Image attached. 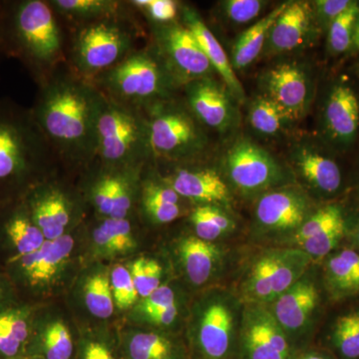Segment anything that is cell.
I'll return each instance as SVG.
<instances>
[{
	"label": "cell",
	"mask_w": 359,
	"mask_h": 359,
	"mask_svg": "<svg viewBox=\"0 0 359 359\" xmlns=\"http://www.w3.org/2000/svg\"><path fill=\"white\" fill-rule=\"evenodd\" d=\"M287 4V2H285L278 6L238 36L231 52L233 70L245 69L263 53L269 30Z\"/></svg>",
	"instance_id": "f546056e"
},
{
	"label": "cell",
	"mask_w": 359,
	"mask_h": 359,
	"mask_svg": "<svg viewBox=\"0 0 359 359\" xmlns=\"http://www.w3.org/2000/svg\"><path fill=\"white\" fill-rule=\"evenodd\" d=\"M292 166L306 185L323 196H334L342 187L339 163L327 152L313 144L295 146L290 153Z\"/></svg>",
	"instance_id": "603a6c76"
},
{
	"label": "cell",
	"mask_w": 359,
	"mask_h": 359,
	"mask_svg": "<svg viewBox=\"0 0 359 359\" xmlns=\"http://www.w3.org/2000/svg\"><path fill=\"white\" fill-rule=\"evenodd\" d=\"M349 0H318L313 2L314 18L318 28L328 29L330 25L353 4Z\"/></svg>",
	"instance_id": "ee69618b"
},
{
	"label": "cell",
	"mask_w": 359,
	"mask_h": 359,
	"mask_svg": "<svg viewBox=\"0 0 359 359\" xmlns=\"http://www.w3.org/2000/svg\"><path fill=\"white\" fill-rule=\"evenodd\" d=\"M25 202L44 238L52 241L68 233L86 201L83 195L66 187L58 175L33 188Z\"/></svg>",
	"instance_id": "30bf717a"
},
{
	"label": "cell",
	"mask_w": 359,
	"mask_h": 359,
	"mask_svg": "<svg viewBox=\"0 0 359 359\" xmlns=\"http://www.w3.org/2000/svg\"><path fill=\"white\" fill-rule=\"evenodd\" d=\"M18 359H36V358H27V356H23V358H20Z\"/></svg>",
	"instance_id": "11a10c76"
},
{
	"label": "cell",
	"mask_w": 359,
	"mask_h": 359,
	"mask_svg": "<svg viewBox=\"0 0 359 359\" xmlns=\"http://www.w3.org/2000/svg\"><path fill=\"white\" fill-rule=\"evenodd\" d=\"M175 304H177V302L174 290L168 285H161L148 297L144 299L139 309H140L142 316L146 318L150 314L169 308Z\"/></svg>",
	"instance_id": "f6af8a7d"
},
{
	"label": "cell",
	"mask_w": 359,
	"mask_h": 359,
	"mask_svg": "<svg viewBox=\"0 0 359 359\" xmlns=\"http://www.w3.org/2000/svg\"><path fill=\"white\" fill-rule=\"evenodd\" d=\"M197 162L171 165L166 174L157 172L184 200L197 205L228 204L230 190L221 175L212 168L199 166Z\"/></svg>",
	"instance_id": "9a60e30c"
},
{
	"label": "cell",
	"mask_w": 359,
	"mask_h": 359,
	"mask_svg": "<svg viewBox=\"0 0 359 359\" xmlns=\"http://www.w3.org/2000/svg\"><path fill=\"white\" fill-rule=\"evenodd\" d=\"M92 240L97 249L110 256L126 254L136 247L130 218H101L92 231Z\"/></svg>",
	"instance_id": "4dcf8cb0"
},
{
	"label": "cell",
	"mask_w": 359,
	"mask_h": 359,
	"mask_svg": "<svg viewBox=\"0 0 359 359\" xmlns=\"http://www.w3.org/2000/svg\"><path fill=\"white\" fill-rule=\"evenodd\" d=\"M18 304V294L4 271H0V311Z\"/></svg>",
	"instance_id": "7dc6e473"
},
{
	"label": "cell",
	"mask_w": 359,
	"mask_h": 359,
	"mask_svg": "<svg viewBox=\"0 0 359 359\" xmlns=\"http://www.w3.org/2000/svg\"><path fill=\"white\" fill-rule=\"evenodd\" d=\"M129 271L139 297L143 299L161 287L162 268L154 259L139 257L131 264Z\"/></svg>",
	"instance_id": "60d3db41"
},
{
	"label": "cell",
	"mask_w": 359,
	"mask_h": 359,
	"mask_svg": "<svg viewBox=\"0 0 359 359\" xmlns=\"http://www.w3.org/2000/svg\"><path fill=\"white\" fill-rule=\"evenodd\" d=\"M30 339H39L40 348L45 359H69L72 355V339L69 330L62 321L49 323L40 330L39 335L32 334Z\"/></svg>",
	"instance_id": "8d00e7d4"
},
{
	"label": "cell",
	"mask_w": 359,
	"mask_h": 359,
	"mask_svg": "<svg viewBox=\"0 0 359 359\" xmlns=\"http://www.w3.org/2000/svg\"><path fill=\"white\" fill-rule=\"evenodd\" d=\"M0 53L20 61L37 87L67 65V28L48 0H4Z\"/></svg>",
	"instance_id": "3957f363"
},
{
	"label": "cell",
	"mask_w": 359,
	"mask_h": 359,
	"mask_svg": "<svg viewBox=\"0 0 359 359\" xmlns=\"http://www.w3.org/2000/svg\"><path fill=\"white\" fill-rule=\"evenodd\" d=\"M92 83L113 102L143 111L176 98L183 88L150 39Z\"/></svg>",
	"instance_id": "5b68a950"
},
{
	"label": "cell",
	"mask_w": 359,
	"mask_h": 359,
	"mask_svg": "<svg viewBox=\"0 0 359 359\" xmlns=\"http://www.w3.org/2000/svg\"><path fill=\"white\" fill-rule=\"evenodd\" d=\"M73 248L74 238L66 233L56 240L45 241L36 252L4 266L16 294L26 292L35 295L47 289L67 264Z\"/></svg>",
	"instance_id": "8fae6325"
},
{
	"label": "cell",
	"mask_w": 359,
	"mask_h": 359,
	"mask_svg": "<svg viewBox=\"0 0 359 359\" xmlns=\"http://www.w3.org/2000/svg\"><path fill=\"white\" fill-rule=\"evenodd\" d=\"M65 171L32 109L0 98V207Z\"/></svg>",
	"instance_id": "7a4b0ae2"
},
{
	"label": "cell",
	"mask_w": 359,
	"mask_h": 359,
	"mask_svg": "<svg viewBox=\"0 0 359 359\" xmlns=\"http://www.w3.org/2000/svg\"><path fill=\"white\" fill-rule=\"evenodd\" d=\"M182 92L187 107L203 126L221 133L233 127L236 111L230 92L214 78L189 82L184 85Z\"/></svg>",
	"instance_id": "2e32d148"
},
{
	"label": "cell",
	"mask_w": 359,
	"mask_h": 359,
	"mask_svg": "<svg viewBox=\"0 0 359 359\" xmlns=\"http://www.w3.org/2000/svg\"><path fill=\"white\" fill-rule=\"evenodd\" d=\"M128 351L131 359H175L171 340L154 332H139L130 339Z\"/></svg>",
	"instance_id": "f35d334b"
},
{
	"label": "cell",
	"mask_w": 359,
	"mask_h": 359,
	"mask_svg": "<svg viewBox=\"0 0 359 359\" xmlns=\"http://www.w3.org/2000/svg\"><path fill=\"white\" fill-rule=\"evenodd\" d=\"M95 161L114 169L145 170L154 165L143 110L106 98L99 118Z\"/></svg>",
	"instance_id": "8992f818"
},
{
	"label": "cell",
	"mask_w": 359,
	"mask_h": 359,
	"mask_svg": "<svg viewBox=\"0 0 359 359\" xmlns=\"http://www.w3.org/2000/svg\"><path fill=\"white\" fill-rule=\"evenodd\" d=\"M66 28L67 65L73 72L91 82L140 47L141 39H149L147 26L133 6L129 13L66 25Z\"/></svg>",
	"instance_id": "277c9868"
},
{
	"label": "cell",
	"mask_w": 359,
	"mask_h": 359,
	"mask_svg": "<svg viewBox=\"0 0 359 359\" xmlns=\"http://www.w3.org/2000/svg\"><path fill=\"white\" fill-rule=\"evenodd\" d=\"M332 341L341 358H359V309L341 314L335 320Z\"/></svg>",
	"instance_id": "d590c367"
},
{
	"label": "cell",
	"mask_w": 359,
	"mask_h": 359,
	"mask_svg": "<svg viewBox=\"0 0 359 359\" xmlns=\"http://www.w3.org/2000/svg\"><path fill=\"white\" fill-rule=\"evenodd\" d=\"M140 210L149 221L160 224L172 223L183 214L182 205H149Z\"/></svg>",
	"instance_id": "bcb514c9"
},
{
	"label": "cell",
	"mask_w": 359,
	"mask_h": 359,
	"mask_svg": "<svg viewBox=\"0 0 359 359\" xmlns=\"http://www.w3.org/2000/svg\"><path fill=\"white\" fill-rule=\"evenodd\" d=\"M198 309L196 339L201 351L208 359H226L235 340L236 306L228 295L214 294Z\"/></svg>",
	"instance_id": "4fadbf2b"
},
{
	"label": "cell",
	"mask_w": 359,
	"mask_h": 359,
	"mask_svg": "<svg viewBox=\"0 0 359 359\" xmlns=\"http://www.w3.org/2000/svg\"><path fill=\"white\" fill-rule=\"evenodd\" d=\"M179 21L193 33L217 74L223 79L224 87L231 95L238 102H244V88L236 75L230 58L199 13L194 7L181 4Z\"/></svg>",
	"instance_id": "cb8c5ba5"
},
{
	"label": "cell",
	"mask_w": 359,
	"mask_h": 359,
	"mask_svg": "<svg viewBox=\"0 0 359 359\" xmlns=\"http://www.w3.org/2000/svg\"><path fill=\"white\" fill-rule=\"evenodd\" d=\"M242 339L248 359H289L287 334L262 304H252L243 314Z\"/></svg>",
	"instance_id": "e0dca14e"
},
{
	"label": "cell",
	"mask_w": 359,
	"mask_h": 359,
	"mask_svg": "<svg viewBox=\"0 0 359 359\" xmlns=\"http://www.w3.org/2000/svg\"><path fill=\"white\" fill-rule=\"evenodd\" d=\"M266 6L262 0H226L221 2L222 11L231 22L245 25L256 20Z\"/></svg>",
	"instance_id": "7bdbcfd3"
},
{
	"label": "cell",
	"mask_w": 359,
	"mask_h": 359,
	"mask_svg": "<svg viewBox=\"0 0 359 359\" xmlns=\"http://www.w3.org/2000/svg\"><path fill=\"white\" fill-rule=\"evenodd\" d=\"M34 311L28 304H14L0 311V359L25 355L32 332Z\"/></svg>",
	"instance_id": "4316f807"
},
{
	"label": "cell",
	"mask_w": 359,
	"mask_h": 359,
	"mask_svg": "<svg viewBox=\"0 0 359 359\" xmlns=\"http://www.w3.org/2000/svg\"><path fill=\"white\" fill-rule=\"evenodd\" d=\"M323 130L332 145L349 147L359 130V100L353 87L339 82L328 91L323 110Z\"/></svg>",
	"instance_id": "44dd1931"
},
{
	"label": "cell",
	"mask_w": 359,
	"mask_h": 359,
	"mask_svg": "<svg viewBox=\"0 0 359 359\" xmlns=\"http://www.w3.org/2000/svg\"><path fill=\"white\" fill-rule=\"evenodd\" d=\"M65 25H76L132 11L129 0H48Z\"/></svg>",
	"instance_id": "83f0119b"
},
{
	"label": "cell",
	"mask_w": 359,
	"mask_h": 359,
	"mask_svg": "<svg viewBox=\"0 0 359 359\" xmlns=\"http://www.w3.org/2000/svg\"><path fill=\"white\" fill-rule=\"evenodd\" d=\"M146 26L164 25L179 21L180 4L174 0H129Z\"/></svg>",
	"instance_id": "ab89813d"
},
{
	"label": "cell",
	"mask_w": 359,
	"mask_h": 359,
	"mask_svg": "<svg viewBox=\"0 0 359 359\" xmlns=\"http://www.w3.org/2000/svg\"><path fill=\"white\" fill-rule=\"evenodd\" d=\"M311 214V201L292 188L264 193L255 210L257 226L268 233L297 231Z\"/></svg>",
	"instance_id": "ac0fdd59"
},
{
	"label": "cell",
	"mask_w": 359,
	"mask_h": 359,
	"mask_svg": "<svg viewBox=\"0 0 359 359\" xmlns=\"http://www.w3.org/2000/svg\"><path fill=\"white\" fill-rule=\"evenodd\" d=\"M275 259L276 250H269L257 257L250 266L244 283V294L248 301L256 304L273 302L271 280Z\"/></svg>",
	"instance_id": "d6a6232c"
},
{
	"label": "cell",
	"mask_w": 359,
	"mask_h": 359,
	"mask_svg": "<svg viewBox=\"0 0 359 359\" xmlns=\"http://www.w3.org/2000/svg\"><path fill=\"white\" fill-rule=\"evenodd\" d=\"M2 4H4V0H0V15H1Z\"/></svg>",
	"instance_id": "db71d44e"
},
{
	"label": "cell",
	"mask_w": 359,
	"mask_h": 359,
	"mask_svg": "<svg viewBox=\"0 0 359 359\" xmlns=\"http://www.w3.org/2000/svg\"><path fill=\"white\" fill-rule=\"evenodd\" d=\"M85 359H114L107 347L98 342H91L85 348Z\"/></svg>",
	"instance_id": "681fc988"
},
{
	"label": "cell",
	"mask_w": 359,
	"mask_h": 359,
	"mask_svg": "<svg viewBox=\"0 0 359 359\" xmlns=\"http://www.w3.org/2000/svg\"><path fill=\"white\" fill-rule=\"evenodd\" d=\"M351 48L359 51V16L358 22H356L355 30H354L353 47Z\"/></svg>",
	"instance_id": "816d5d0a"
},
{
	"label": "cell",
	"mask_w": 359,
	"mask_h": 359,
	"mask_svg": "<svg viewBox=\"0 0 359 359\" xmlns=\"http://www.w3.org/2000/svg\"><path fill=\"white\" fill-rule=\"evenodd\" d=\"M110 283L114 304L118 309L131 308L138 299V292L135 287L129 269L116 266L110 275Z\"/></svg>",
	"instance_id": "b9f144b4"
},
{
	"label": "cell",
	"mask_w": 359,
	"mask_h": 359,
	"mask_svg": "<svg viewBox=\"0 0 359 359\" xmlns=\"http://www.w3.org/2000/svg\"><path fill=\"white\" fill-rule=\"evenodd\" d=\"M224 170L233 187L244 194H256L282 183L280 163L261 146L238 139L224 156Z\"/></svg>",
	"instance_id": "7c38bea8"
},
{
	"label": "cell",
	"mask_w": 359,
	"mask_h": 359,
	"mask_svg": "<svg viewBox=\"0 0 359 359\" xmlns=\"http://www.w3.org/2000/svg\"><path fill=\"white\" fill-rule=\"evenodd\" d=\"M358 16L359 4L353 1L328 27V49L334 55L346 53L353 47L354 30Z\"/></svg>",
	"instance_id": "74e56055"
},
{
	"label": "cell",
	"mask_w": 359,
	"mask_h": 359,
	"mask_svg": "<svg viewBox=\"0 0 359 359\" xmlns=\"http://www.w3.org/2000/svg\"><path fill=\"white\" fill-rule=\"evenodd\" d=\"M190 222L196 237L207 242L212 243L235 229V222L219 205H196L191 212Z\"/></svg>",
	"instance_id": "1f68e13d"
},
{
	"label": "cell",
	"mask_w": 359,
	"mask_h": 359,
	"mask_svg": "<svg viewBox=\"0 0 359 359\" xmlns=\"http://www.w3.org/2000/svg\"><path fill=\"white\" fill-rule=\"evenodd\" d=\"M264 96L278 104L292 121L302 119L313 100V82L304 66L295 62L280 63L262 77Z\"/></svg>",
	"instance_id": "5bb4252c"
},
{
	"label": "cell",
	"mask_w": 359,
	"mask_h": 359,
	"mask_svg": "<svg viewBox=\"0 0 359 359\" xmlns=\"http://www.w3.org/2000/svg\"><path fill=\"white\" fill-rule=\"evenodd\" d=\"M45 241L25 199L0 207V259L4 266L36 252Z\"/></svg>",
	"instance_id": "d6986e66"
},
{
	"label": "cell",
	"mask_w": 359,
	"mask_h": 359,
	"mask_svg": "<svg viewBox=\"0 0 359 359\" xmlns=\"http://www.w3.org/2000/svg\"><path fill=\"white\" fill-rule=\"evenodd\" d=\"M318 28L313 4L306 1L287 2L269 30L263 52L269 55L297 50L313 39Z\"/></svg>",
	"instance_id": "7402d4cb"
},
{
	"label": "cell",
	"mask_w": 359,
	"mask_h": 359,
	"mask_svg": "<svg viewBox=\"0 0 359 359\" xmlns=\"http://www.w3.org/2000/svg\"><path fill=\"white\" fill-rule=\"evenodd\" d=\"M346 231L344 209L337 204L325 205L311 212L294 231V242L311 259H320L337 248Z\"/></svg>",
	"instance_id": "ffe728a7"
},
{
	"label": "cell",
	"mask_w": 359,
	"mask_h": 359,
	"mask_svg": "<svg viewBox=\"0 0 359 359\" xmlns=\"http://www.w3.org/2000/svg\"><path fill=\"white\" fill-rule=\"evenodd\" d=\"M351 238H353V244L355 245L356 249L359 250V218L354 224L353 231H351Z\"/></svg>",
	"instance_id": "f907efd6"
},
{
	"label": "cell",
	"mask_w": 359,
	"mask_h": 359,
	"mask_svg": "<svg viewBox=\"0 0 359 359\" xmlns=\"http://www.w3.org/2000/svg\"><path fill=\"white\" fill-rule=\"evenodd\" d=\"M149 39L182 87L216 73L192 32L180 21L147 26Z\"/></svg>",
	"instance_id": "9c48e42d"
},
{
	"label": "cell",
	"mask_w": 359,
	"mask_h": 359,
	"mask_svg": "<svg viewBox=\"0 0 359 359\" xmlns=\"http://www.w3.org/2000/svg\"><path fill=\"white\" fill-rule=\"evenodd\" d=\"M105 96L67 65L39 86L30 109L68 173H83L96 160L98 122Z\"/></svg>",
	"instance_id": "6da1fadb"
},
{
	"label": "cell",
	"mask_w": 359,
	"mask_h": 359,
	"mask_svg": "<svg viewBox=\"0 0 359 359\" xmlns=\"http://www.w3.org/2000/svg\"><path fill=\"white\" fill-rule=\"evenodd\" d=\"M150 132L154 165L197 162L208 148L205 127L178 97L144 111Z\"/></svg>",
	"instance_id": "52a82bcc"
},
{
	"label": "cell",
	"mask_w": 359,
	"mask_h": 359,
	"mask_svg": "<svg viewBox=\"0 0 359 359\" xmlns=\"http://www.w3.org/2000/svg\"><path fill=\"white\" fill-rule=\"evenodd\" d=\"M325 283L337 299L359 294V252L353 249L340 250L325 262Z\"/></svg>",
	"instance_id": "f1b7e54d"
},
{
	"label": "cell",
	"mask_w": 359,
	"mask_h": 359,
	"mask_svg": "<svg viewBox=\"0 0 359 359\" xmlns=\"http://www.w3.org/2000/svg\"><path fill=\"white\" fill-rule=\"evenodd\" d=\"M320 304L318 287L309 278H302L273 302L269 309L285 334H295L308 325Z\"/></svg>",
	"instance_id": "d4e9b609"
},
{
	"label": "cell",
	"mask_w": 359,
	"mask_h": 359,
	"mask_svg": "<svg viewBox=\"0 0 359 359\" xmlns=\"http://www.w3.org/2000/svg\"><path fill=\"white\" fill-rule=\"evenodd\" d=\"M84 302L95 318L106 320L112 316L115 304L109 276L98 273L89 278L85 283Z\"/></svg>",
	"instance_id": "e575fe53"
},
{
	"label": "cell",
	"mask_w": 359,
	"mask_h": 359,
	"mask_svg": "<svg viewBox=\"0 0 359 359\" xmlns=\"http://www.w3.org/2000/svg\"><path fill=\"white\" fill-rule=\"evenodd\" d=\"M297 359H327L325 356L320 355V354L316 353H309L304 354V355L299 356Z\"/></svg>",
	"instance_id": "f5cc1de1"
},
{
	"label": "cell",
	"mask_w": 359,
	"mask_h": 359,
	"mask_svg": "<svg viewBox=\"0 0 359 359\" xmlns=\"http://www.w3.org/2000/svg\"><path fill=\"white\" fill-rule=\"evenodd\" d=\"M0 263H1V259H0ZM0 271H1V269H0Z\"/></svg>",
	"instance_id": "9f6ffc18"
},
{
	"label": "cell",
	"mask_w": 359,
	"mask_h": 359,
	"mask_svg": "<svg viewBox=\"0 0 359 359\" xmlns=\"http://www.w3.org/2000/svg\"><path fill=\"white\" fill-rule=\"evenodd\" d=\"M250 126L264 136H276L282 133L292 121L289 115L266 96L255 99L250 108Z\"/></svg>",
	"instance_id": "836d02e7"
},
{
	"label": "cell",
	"mask_w": 359,
	"mask_h": 359,
	"mask_svg": "<svg viewBox=\"0 0 359 359\" xmlns=\"http://www.w3.org/2000/svg\"><path fill=\"white\" fill-rule=\"evenodd\" d=\"M179 316L178 304H175L169 308L162 309V311H157V313L150 314L146 316V320L149 323H154L156 325H161V327H168L171 325L172 323L176 320Z\"/></svg>",
	"instance_id": "c3c4849f"
},
{
	"label": "cell",
	"mask_w": 359,
	"mask_h": 359,
	"mask_svg": "<svg viewBox=\"0 0 359 359\" xmlns=\"http://www.w3.org/2000/svg\"><path fill=\"white\" fill-rule=\"evenodd\" d=\"M180 261L187 278L201 287L216 275L221 264V250L214 243L194 236L181 238L178 245Z\"/></svg>",
	"instance_id": "484cf974"
},
{
	"label": "cell",
	"mask_w": 359,
	"mask_h": 359,
	"mask_svg": "<svg viewBox=\"0 0 359 359\" xmlns=\"http://www.w3.org/2000/svg\"><path fill=\"white\" fill-rule=\"evenodd\" d=\"M145 170L114 169L95 161L80 174L84 181V199L101 218L128 219L138 204Z\"/></svg>",
	"instance_id": "ba28073f"
}]
</instances>
